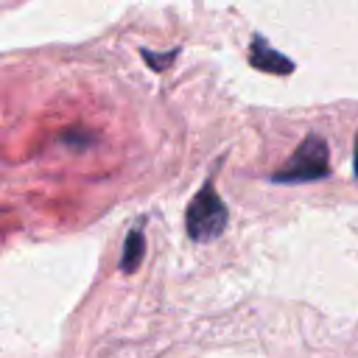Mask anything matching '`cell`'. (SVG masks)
<instances>
[{"label":"cell","instance_id":"obj_1","mask_svg":"<svg viewBox=\"0 0 358 358\" xmlns=\"http://www.w3.org/2000/svg\"><path fill=\"white\" fill-rule=\"evenodd\" d=\"M327 173H330V148L319 134H308L285 159V165L271 173V182L299 185V182L324 179Z\"/></svg>","mask_w":358,"mask_h":358},{"label":"cell","instance_id":"obj_2","mask_svg":"<svg viewBox=\"0 0 358 358\" xmlns=\"http://www.w3.org/2000/svg\"><path fill=\"white\" fill-rule=\"evenodd\" d=\"M229 221V213H227V204L221 201L215 185H213V176L201 185V190L190 199L187 204V213H185V227H187V235L196 241V243H204V241H213L224 232Z\"/></svg>","mask_w":358,"mask_h":358},{"label":"cell","instance_id":"obj_3","mask_svg":"<svg viewBox=\"0 0 358 358\" xmlns=\"http://www.w3.org/2000/svg\"><path fill=\"white\" fill-rule=\"evenodd\" d=\"M249 64L260 73H274V76H288L294 73V62L288 56H282L280 50H274L263 36H255L249 45Z\"/></svg>","mask_w":358,"mask_h":358},{"label":"cell","instance_id":"obj_4","mask_svg":"<svg viewBox=\"0 0 358 358\" xmlns=\"http://www.w3.org/2000/svg\"><path fill=\"white\" fill-rule=\"evenodd\" d=\"M143 255H145V238L140 229H131L123 241V255H120V271L131 274L137 271V266L143 263Z\"/></svg>","mask_w":358,"mask_h":358},{"label":"cell","instance_id":"obj_5","mask_svg":"<svg viewBox=\"0 0 358 358\" xmlns=\"http://www.w3.org/2000/svg\"><path fill=\"white\" fill-rule=\"evenodd\" d=\"M140 56L145 59V64L151 67V70H165L171 62H173V56H176V50H171V53H151V50H140Z\"/></svg>","mask_w":358,"mask_h":358},{"label":"cell","instance_id":"obj_6","mask_svg":"<svg viewBox=\"0 0 358 358\" xmlns=\"http://www.w3.org/2000/svg\"><path fill=\"white\" fill-rule=\"evenodd\" d=\"M352 168H355V176H358V134H355V151H352Z\"/></svg>","mask_w":358,"mask_h":358}]
</instances>
